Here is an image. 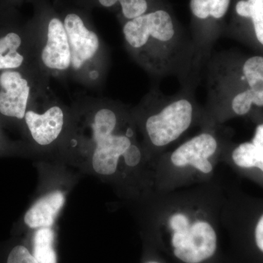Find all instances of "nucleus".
I'll return each mask as SVG.
<instances>
[{"mask_svg": "<svg viewBox=\"0 0 263 263\" xmlns=\"http://www.w3.org/2000/svg\"><path fill=\"white\" fill-rule=\"evenodd\" d=\"M68 163L102 179L114 177L121 162L134 168L142 152L124 110L106 99H81L70 108L58 151Z\"/></svg>", "mask_w": 263, "mask_h": 263, "instance_id": "f257e3e1", "label": "nucleus"}, {"mask_svg": "<svg viewBox=\"0 0 263 263\" xmlns=\"http://www.w3.org/2000/svg\"><path fill=\"white\" fill-rule=\"evenodd\" d=\"M126 46L136 61L151 72H161L171 63L179 39L172 17L164 10L128 20L123 27Z\"/></svg>", "mask_w": 263, "mask_h": 263, "instance_id": "f03ea898", "label": "nucleus"}, {"mask_svg": "<svg viewBox=\"0 0 263 263\" xmlns=\"http://www.w3.org/2000/svg\"><path fill=\"white\" fill-rule=\"evenodd\" d=\"M63 23L70 44V76L85 86L97 87L103 80L107 65L101 40L76 13L66 15Z\"/></svg>", "mask_w": 263, "mask_h": 263, "instance_id": "7ed1b4c3", "label": "nucleus"}, {"mask_svg": "<svg viewBox=\"0 0 263 263\" xmlns=\"http://www.w3.org/2000/svg\"><path fill=\"white\" fill-rule=\"evenodd\" d=\"M70 119V108L64 105L48 88L33 100L23 123L29 140L39 152H57L67 133Z\"/></svg>", "mask_w": 263, "mask_h": 263, "instance_id": "20e7f679", "label": "nucleus"}, {"mask_svg": "<svg viewBox=\"0 0 263 263\" xmlns=\"http://www.w3.org/2000/svg\"><path fill=\"white\" fill-rule=\"evenodd\" d=\"M48 77L39 67L0 72V115L23 122L31 103L49 88Z\"/></svg>", "mask_w": 263, "mask_h": 263, "instance_id": "39448f33", "label": "nucleus"}, {"mask_svg": "<svg viewBox=\"0 0 263 263\" xmlns=\"http://www.w3.org/2000/svg\"><path fill=\"white\" fill-rule=\"evenodd\" d=\"M169 226L175 256L183 262L200 263L215 253L216 232L207 221L191 223L184 214L176 213L170 217Z\"/></svg>", "mask_w": 263, "mask_h": 263, "instance_id": "423d86ee", "label": "nucleus"}, {"mask_svg": "<svg viewBox=\"0 0 263 263\" xmlns=\"http://www.w3.org/2000/svg\"><path fill=\"white\" fill-rule=\"evenodd\" d=\"M34 43L37 65L48 77L63 79L70 76V44L61 19H50L44 32Z\"/></svg>", "mask_w": 263, "mask_h": 263, "instance_id": "0eeeda50", "label": "nucleus"}, {"mask_svg": "<svg viewBox=\"0 0 263 263\" xmlns=\"http://www.w3.org/2000/svg\"><path fill=\"white\" fill-rule=\"evenodd\" d=\"M193 104L187 98L174 99L146 117L144 129L153 146H165L185 133L193 122Z\"/></svg>", "mask_w": 263, "mask_h": 263, "instance_id": "6e6552de", "label": "nucleus"}, {"mask_svg": "<svg viewBox=\"0 0 263 263\" xmlns=\"http://www.w3.org/2000/svg\"><path fill=\"white\" fill-rule=\"evenodd\" d=\"M68 190L62 185L52 186L41 194L24 216L29 230L54 228L57 218L65 206Z\"/></svg>", "mask_w": 263, "mask_h": 263, "instance_id": "1a4fd4ad", "label": "nucleus"}, {"mask_svg": "<svg viewBox=\"0 0 263 263\" xmlns=\"http://www.w3.org/2000/svg\"><path fill=\"white\" fill-rule=\"evenodd\" d=\"M218 143L209 133H202L183 143L173 152L171 162L176 167L191 165L203 174L213 170L209 158L215 154Z\"/></svg>", "mask_w": 263, "mask_h": 263, "instance_id": "9d476101", "label": "nucleus"}, {"mask_svg": "<svg viewBox=\"0 0 263 263\" xmlns=\"http://www.w3.org/2000/svg\"><path fill=\"white\" fill-rule=\"evenodd\" d=\"M26 49L24 39L18 32H9L0 36V71L22 69L27 62L37 65L34 53ZM27 49L35 51L34 48Z\"/></svg>", "mask_w": 263, "mask_h": 263, "instance_id": "9b49d317", "label": "nucleus"}, {"mask_svg": "<svg viewBox=\"0 0 263 263\" xmlns=\"http://www.w3.org/2000/svg\"><path fill=\"white\" fill-rule=\"evenodd\" d=\"M232 158L240 168L255 170L263 176V123L256 127L252 141L240 143L233 150Z\"/></svg>", "mask_w": 263, "mask_h": 263, "instance_id": "f8f14e48", "label": "nucleus"}, {"mask_svg": "<svg viewBox=\"0 0 263 263\" xmlns=\"http://www.w3.org/2000/svg\"><path fill=\"white\" fill-rule=\"evenodd\" d=\"M32 232L28 247L38 262L58 263L55 228H39Z\"/></svg>", "mask_w": 263, "mask_h": 263, "instance_id": "ddd939ff", "label": "nucleus"}, {"mask_svg": "<svg viewBox=\"0 0 263 263\" xmlns=\"http://www.w3.org/2000/svg\"><path fill=\"white\" fill-rule=\"evenodd\" d=\"M235 10L240 16L252 19L256 37L263 46V0H240Z\"/></svg>", "mask_w": 263, "mask_h": 263, "instance_id": "4468645a", "label": "nucleus"}, {"mask_svg": "<svg viewBox=\"0 0 263 263\" xmlns=\"http://www.w3.org/2000/svg\"><path fill=\"white\" fill-rule=\"evenodd\" d=\"M230 0H190V9L197 18L221 19L229 8Z\"/></svg>", "mask_w": 263, "mask_h": 263, "instance_id": "2eb2a0df", "label": "nucleus"}, {"mask_svg": "<svg viewBox=\"0 0 263 263\" xmlns=\"http://www.w3.org/2000/svg\"><path fill=\"white\" fill-rule=\"evenodd\" d=\"M242 72L249 89L263 93V57L249 58L243 64Z\"/></svg>", "mask_w": 263, "mask_h": 263, "instance_id": "dca6fc26", "label": "nucleus"}, {"mask_svg": "<svg viewBox=\"0 0 263 263\" xmlns=\"http://www.w3.org/2000/svg\"><path fill=\"white\" fill-rule=\"evenodd\" d=\"M263 107V93L247 89L235 95L231 100V108L234 114L245 116L252 109V105Z\"/></svg>", "mask_w": 263, "mask_h": 263, "instance_id": "f3484780", "label": "nucleus"}, {"mask_svg": "<svg viewBox=\"0 0 263 263\" xmlns=\"http://www.w3.org/2000/svg\"><path fill=\"white\" fill-rule=\"evenodd\" d=\"M4 263H41L33 256L30 249L24 243H17L9 249Z\"/></svg>", "mask_w": 263, "mask_h": 263, "instance_id": "a211bd4d", "label": "nucleus"}, {"mask_svg": "<svg viewBox=\"0 0 263 263\" xmlns=\"http://www.w3.org/2000/svg\"><path fill=\"white\" fill-rule=\"evenodd\" d=\"M122 14L132 20L146 14L148 10V3L146 0H119Z\"/></svg>", "mask_w": 263, "mask_h": 263, "instance_id": "6ab92c4d", "label": "nucleus"}, {"mask_svg": "<svg viewBox=\"0 0 263 263\" xmlns=\"http://www.w3.org/2000/svg\"><path fill=\"white\" fill-rule=\"evenodd\" d=\"M99 3L105 8H110L119 3V0H98Z\"/></svg>", "mask_w": 263, "mask_h": 263, "instance_id": "aec40b11", "label": "nucleus"}, {"mask_svg": "<svg viewBox=\"0 0 263 263\" xmlns=\"http://www.w3.org/2000/svg\"><path fill=\"white\" fill-rule=\"evenodd\" d=\"M146 263H159V262H154V261H151V262H147Z\"/></svg>", "mask_w": 263, "mask_h": 263, "instance_id": "412c9836", "label": "nucleus"}]
</instances>
